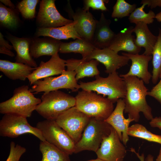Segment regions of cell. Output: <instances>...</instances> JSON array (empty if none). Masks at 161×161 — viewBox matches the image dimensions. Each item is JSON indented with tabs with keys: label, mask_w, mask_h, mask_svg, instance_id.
Wrapping results in <instances>:
<instances>
[{
	"label": "cell",
	"mask_w": 161,
	"mask_h": 161,
	"mask_svg": "<svg viewBox=\"0 0 161 161\" xmlns=\"http://www.w3.org/2000/svg\"><path fill=\"white\" fill-rule=\"evenodd\" d=\"M122 78L126 86V94L123 99L125 104L124 113L135 122L139 121L141 112L147 120H151L154 117L151 108L146 100L148 89L143 81L135 76Z\"/></svg>",
	"instance_id": "6da1fadb"
},
{
	"label": "cell",
	"mask_w": 161,
	"mask_h": 161,
	"mask_svg": "<svg viewBox=\"0 0 161 161\" xmlns=\"http://www.w3.org/2000/svg\"><path fill=\"white\" fill-rule=\"evenodd\" d=\"M41 102V99L35 97L30 91L28 85H22L14 90L10 98L0 103V113L27 118L31 117Z\"/></svg>",
	"instance_id": "7a4b0ae2"
},
{
	"label": "cell",
	"mask_w": 161,
	"mask_h": 161,
	"mask_svg": "<svg viewBox=\"0 0 161 161\" xmlns=\"http://www.w3.org/2000/svg\"><path fill=\"white\" fill-rule=\"evenodd\" d=\"M75 97V107L91 118L104 120L114 110L113 102L92 91L82 90Z\"/></svg>",
	"instance_id": "3957f363"
},
{
	"label": "cell",
	"mask_w": 161,
	"mask_h": 161,
	"mask_svg": "<svg viewBox=\"0 0 161 161\" xmlns=\"http://www.w3.org/2000/svg\"><path fill=\"white\" fill-rule=\"evenodd\" d=\"M95 80L92 81L79 83L80 89L83 90L93 91L98 95H102L113 103L120 99L124 98L126 86L123 78L117 72L109 74L106 78L99 75L95 76Z\"/></svg>",
	"instance_id": "277c9868"
},
{
	"label": "cell",
	"mask_w": 161,
	"mask_h": 161,
	"mask_svg": "<svg viewBox=\"0 0 161 161\" xmlns=\"http://www.w3.org/2000/svg\"><path fill=\"white\" fill-rule=\"evenodd\" d=\"M35 110L47 120H55L61 113L75 106V97L60 90L44 93Z\"/></svg>",
	"instance_id": "5b68a950"
},
{
	"label": "cell",
	"mask_w": 161,
	"mask_h": 161,
	"mask_svg": "<svg viewBox=\"0 0 161 161\" xmlns=\"http://www.w3.org/2000/svg\"><path fill=\"white\" fill-rule=\"evenodd\" d=\"M112 128L104 120L91 118L80 139L75 144L74 153L86 150L96 152L103 139L110 134Z\"/></svg>",
	"instance_id": "8992f818"
},
{
	"label": "cell",
	"mask_w": 161,
	"mask_h": 161,
	"mask_svg": "<svg viewBox=\"0 0 161 161\" xmlns=\"http://www.w3.org/2000/svg\"><path fill=\"white\" fill-rule=\"evenodd\" d=\"M36 127L47 142L69 155L74 153L75 143L55 120L46 119L39 121Z\"/></svg>",
	"instance_id": "52a82bcc"
},
{
	"label": "cell",
	"mask_w": 161,
	"mask_h": 161,
	"mask_svg": "<svg viewBox=\"0 0 161 161\" xmlns=\"http://www.w3.org/2000/svg\"><path fill=\"white\" fill-rule=\"evenodd\" d=\"M26 134L33 135L41 141H46L41 131L29 123L27 118L16 115L4 114L0 121V136L16 138Z\"/></svg>",
	"instance_id": "ba28073f"
},
{
	"label": "cell",
	"mask_w": 161,
	"mask_h": 161,
	"mask_svg": "<svg viewBox=\"0 0 161 161\" xmlns=\"http://www.w3.org/2000/svg\"><path fill=\"white\" fill-rule=\"evenodd\" d=\"M90 118L74 106L61 113L55 120L76 144L80 139Z\"/></svg>",
	"instance_id": "9c48e42d"
},
{
	"label": "cell",
	"mask_w": 161,
	"mask_h": 161,
	"mask_svg": "<svg viewBox=\"0 0 161 161\" xmlns=\"http://www.w3.org/2000/svg\"><path fill=\"white\" fill-rule=\"evenodd\" d=\"M76 75L74 71L65 70L58 76L46 77L36 81L30 90L35 94L41 92L48 93L61 89L77 92L80 88L76 79Z\"/></svg>",
	"instance_id": "30bf717a"
},
{
	"label": "cell",
	"mask_w": 161,
	"mask_h": 161,
	"mask_svg": "<svg viewBox=\"0 0 161 161\" xmlns=\"http://www.w3.org/2000/svg\"><path fill=\"white\" fill-rule=\"evenodd\" d=\"M119 135L112 127L110 134L103 140L95 152L97 158L105 161H123L126 150Z\"/></svg>",
	"instance_id": "8fae6325"
},
{
	"label": "cell",
	"mask_w": 161,
	"mask_h": 161,
	"mask_svg": "<svg viewBox=\"0 0 161 161\" xmlns=\"http://www.w3.org/2000/svg\"><path fill=\"white\" fill-rule=\"evenodd\" d=\"M55 1L42 0L40 1L36 20L39 27H57L74 21L64 17L60 14L56 7Z\"/></svg>",
	"instance_id": "7c38bea8"
},
{
	"label": "cell",
	"mask_w": 161,
	"mask_h": 161,
	"mask_svg": "<svg viewBox=\"0 0 161 161\" xmlns=\"http://www.w3.org/2000/svg\"><path fill=\"white\" fill-rule=\"evenodd\" d=\"M67 6L66 11L69 16L75 22L74 27L76 31L82 38L91 43L97 20L89 11L83 8H78L74 11L69 1Z\"/></svg>",
	"instance_id": "4fadbf2b"
},
{
	"label": "cell",
	"mask_w": 161,
	"mask_h": 161,
	"mask_svg": "<svg viewBox=\"0 0 161 161\" xmlns=\"http://www.w3.org/2000/svg\"><path fill=\"white\" fill-rule=\"evenodd\" d=\"M83 59L87 61L97 60L105 66V72L109 74L116 72L117 69L127 65L130 60L127 56L119 55L108 48H96Z\"/></svg>",
	"instance_id": "5bb4252c"
},
{
	"label": "cell",
	"mask_w": 161,
	"mask_h": 161,
	"mask_svg": "<svg viewBox=\"0 0 161 161\" xmlns=\"http://www.w3.org/2000/svg\"><path fill=\"white\" fill-rule=\"evenodd\" d=\"M66 60L60 58L58 53L51 56L46 62L41 61L27 77L30 85L36 81L52 76L61 74L65 70Z\"/></svg>",
	"instance_id": "9a60e30c"
},
{
	"label": "cell",
	"mask_w": 161,
	"mask_h": 161,
	"mask_svg": "<svg viewBox=\"0 0 161 161\" xmlns=\"http://www.w3.org/2000/svg\"><path fill=\"white\" fill-rule=\"evenodd\" d=\"M125 104L123 99L117 101L116 106L110 115L104 121L111 126L117 133L123 144L126 146L129 140L128 131L130 123L133 120L125 118L123 112Z\"/></svg>",
	"instance_id": "2e32d148"
},
{
	"label": "cell",
	"mask_w": 161,
	"mask_h": 161,
	"mask_svg": "<svg viewBox=\"0 0 161 161\" xmlns=\"http://www.w3.org/2000/svg\"><path fill=\"white\" fill-rule=\"evenodd\" d=\"M122 54L128 57L132 63L128 72L120 75V76L121 78L129 76L136 77L141 78L145 83L148 84L152 78V75L148 71V66L149 61L152 59V56L125 52H123Z\"/></svg>",
	"instance_id": "e0dca14e"
},
{
	"label": "cell",
	"mask_w": 161,
	"mask_h": 161,
	"mask_svg": "<svg viewBox=\"0 0 161 161\" xmlns=\"http://www.w3.org/2000/svg\"><path fill=\"white\" fill-rule=\"evenodd\" d=\"M133 28L130 26L116 34L108 48L117 53L123 51L129 54H139L141 48L135 43V36L132 35Z\"/></svg>",
	"instance_id": "ac0fdd59"
},
{
	"label": "cell",
	"mask_w": 161,
	"mask_h": 161,
	"mask_svg": "<svg viewBox=\"0 0 161 161\" xmlns=\"http://www.w3.org/2000/svg\"><path fill=\"white\" fill-rule=\"evenodd\" d=\"M111 21L106 19L104 14L101 13L99 20H97L91 43L96 48H108L116 34L111 29Z\"/></svg>",
	"instance_id": "d6986e66"
},
{
	"label": "cell",
	"mask_w": 161,
	"mask_h": 161,
	"mask_svg": "<svg viewBox=\"0 0 161 161\" xmlns=\"http://www.w3.org/2000/svg\"><path fill=\"white\" fill-rule=\"evenodd\" d=\"M62 42L47 37L35 38L31 39L30 53L32 57L38 58L43 55L52 56L59 52Z\"/></svg>",
	"instance_id": "ffe728a7"
},
{
	"label": "cell",
	"mask_w": 161,
	"mask_h": 161,
	"mask_svg": "<svg viewBox=\"0 0 161 161\" xmlns=\"http://www.w3.org/2000/svg\"><path fill=\"white\" fill-rule=\"evenodd\" d=\"M99 62L95 59L87 61L82 58H70L66 60L67 70L73 71L76 73L77 81L85 77H93L99 75L97 66Z\"/></svg>",
	"instance_id": "44dd1931"
},
{
	"label": "cell",
	"mask_w": 161,
	"mask_h": 161,
	"mask_svg": "<svg viewBox=\"0 0 161 161\" xmlns=\"http://www.w3.org/2000/svg\"><path fill=\"white\" fill-rule=\"evenodd\" d=\"M8 39L16 52V62L24 64L33 68L38 67L36 63L32 58L30 53L31 39L11 35L8 36Z\"/></svg>",
	"instance_id": "7402d4cb"
},
{
	"label": "cell",
	"mask_w": 161,
	"mask_h": 161,
	"mask_svg": "<svg viewBox=\"0 0 161 161\" xmlns=\"http://www.w3.org/2000/svg\"><path fill=\"white\" fill-rule=\"evenodd\" d=\"M135 24L133 30V32L136 35L135 44L138 47L144 48L145 50L143 55H151L157 40V36L151 33L146 24L139 22Z\"/></svg>",
	"instance_id": "603a6c76"
},
{
	"label": "cell",
	"mask_w": 161,
	"mask_h": 161,
	"mask_svg": "<svg viewBox=\"0 0 161 161\" xmlns=\"http://www.w3.org/2000/svg\"><path fill=\"white\" fill-rule=\"evenodd\" d=\"M35 68L26 64L0 60V71L8 78L13 80L25 81Z\"/></svg>",
	"instance_id": "cb8c5ba5"
},
{
	"label": "cell",
	"mask_w": 161,
	"mask_h": 161,
	"mask_svg": "<svg viewBox=\"0 0 161 161\" xmlns=\"http://www.w3.org/2000/svg\"><path fill=\"white\" fill-rule=\"evenodd\" d=\"M75 22L74 21L72 23L57 27H38L36 35L38 37H49L59 40L70 38L74 39L81 38L75 30Z\"/></svg>",
	"instance_id": "d4e9b609"
},
{
	"label": "cell",
	"mask_w": 161,
	"mask_h": 161,
	"mask_svg": "<svg viewBox=\"0 0 161 161\" xmlns=\"http://www.w3.org/2000/svg\"><path fill=\"white\" fill-rule=\"evenodd\" d=\"M96 48L90 42L82 38H78L69 42H62L59 52L62 53H79L84 58Z\"/></svg>",
	"instance_id": "484cf974"
},
{
	"label": "cell",
	"mask_w": 161,
	"mask_h": 161,
	"mask_svg": "<svg viewBox=\"0 0 161 161\" xmlns=\"http://www.w3.org/2000/svg\"><path fill=\"white\" fill-rule=\"evenodd\" d=\"M39 149L42 155L41 161H71L69 155L46 141H40Z\"/></svg>",
	"instance_id": "4316f807"
},
{
	"label": "cell",
	"mask_w": 161,
	"mask_h": 161,
	"mask_svg": "<svg viewBox=\"0 0 161 161\" xmlns=\"http://www.w3.org/2000/svg\"><path fill=\"white\" fill-rule=\"evenodd\" d=\"M128 134L129 136L161 144V135L151 133L141 124L136 123L129 126L128 131Z\"/></svg>",
	"instance_id": "83f0119b"
},
{
	"label": "cell",
	"mask_w": 161,
	"mask_h": 161,
	"mask_svg": "<svg viewBox=\"0 0 161 161\" xmlns=\"http://www.w3.org/2000/svg\"><path fill=\"white\" fill-rule=\"evenodd\" d=\"M159 29L157 40L152 54L153 70L151 78L154 84H156L158 80L161 68V29L159 28Z\"/></svg>",
	"instance_id": "f1b7e54d"
},
{
	"label": "cell",
	"mask_w": 161,
	"mask_h": 161,
	"mask_svg": "<svg viewBox=\"0 0 161 161\" xmlns=\"http://www.w3.org/2000/svg\"><path fill=\"white\" fill-rule=\"evenodd\" d=\"M146 5L145 4H143L141 7L136 8L131 13L128 18L130 23L136 24L142 22L148 24L153 22L156 15L151 10H150L148 13H145L143 9Z\"/></svg>",
	"instance_id": "f546056e"
},
{
	"label": "cell",
	"mask_w": 161,
	"mask_h": 161,
	"mask_svg": "<svg viewBox=\"0 0 161 161\" xmlns=\"http://www.w3.org/2000/svg\"><path fill=\"white\" fill-rule=\"evenodd\" d=\"M18 17L14 10L0 4V22L1 25L7 28L16 27L18 22Z\"/></svg>",
	"instance_id": "4dcf8cb0"
},
{
	"label": "cell",
	"mask_w": 161,
	"mask_h": 161,
	"mask_svg": "<svg viewBox=\"0 0 161 161\" xmlns=\"http://www.w3.org/2000/svg\"><path fill=\"white\" fill-rule=\"evenodd\" d=\"M136 7V4H131L124 0H117L113 8L112 17L122 18L129 16Z\"/></svg>",
	"instance_id": "1f68e13d"
},
{
	"label": "cell",
	"mask_w": 161,
	"mask_h": 161,
	"mask_svg": "<svg viewBox=\"0 0 161 161\" xmlns=\"http://www.w3.org/2000/svg\"><path fill=\"white\" fill-rule=\"evenodd\" d=\"M39 1L38 0H23L18 3L17 7L24 18L32 19L35 17L36 7Z\"/></svg>",
	"instance_id": "d6a6232c"
},
{
	"label": "cell",
	"mask_w": 161,
	"mask_h": 161,
	"mask_svg": "<svg viewBox=\"0 0 161 161\" xmlns=\"http://www.w3.org/2000/svg\"><path fill=\"white\" fill-rule=\"evenodd\" d=\"M26 151V148L11 141L10 144L9 155L6 161H19L21 156Z\"/></svg>",
	"instance_id": "836d02e7"
},
{
	"label": "cell",
	"mask_w": 161,
	"mask_h": 161,
	"mask_svg": "<svg viewBox=\"0 0 161 161\" xmlns=\"http://www.w3.org/2000/svg\"><path fill=\"white\" fill-rule=\"evenodd\" d=\"M108 0H85L83 1V9L86 11H89L90 8L94 10H100L103 11H106L107 9L105 3H108Z\"/></svg>",
	"instance_id": "e575fe53"
},
{
	"label": "cell",
	"mask_w": 161,
	"mask_h": 161,
	"mask_svg": "<svg viewBox=\"0 0 161 161\" xmlns=\"http://www.w3.org/2000/svg\"><path fill=\"white\" fill-rule=\"evenodd\" d=\"M13 49L12 45H10L9 42L4 38L1 32H0V53L7 55L11 57L15 56L14 54L11 51Z\"/></svg>",
	"instance_id": "d590c367"
},
{
	"label": "cell",
	"mask_w": 161,
	"mask_h": 161,
	"mask_svg": "<svg viewBox=\"0 0 161 161\" xmlns=\"http://www.w3.org/2000/svg\"><path fill=\"white\" fill-rule=\"evenodd\" d=\"M148 95L154 97L161 104V78L157 84L148 92Z\"/></svg>",
	"instance_id": "8d00e7d4"
},
{
	"label": "cell",
	"mask_w": 161,
	"mask_h": 161,
	"mask_svg": "<svg viewBox=\"0 0 161 161\" xmlns=\"http://www.w3.org/2000/svg\"><path fill=\"white\" fill-rule=\"evenodd\" d=\"M131 151L134 153L139 159L140 161H154V157L151 154H148L145 160L144 155L143 154L140 155L138 153L136 152L135 150L133 148H130Z\"/></svg>",
	"instance_id": "74e56055"
},
{
	"label": "cell",
	"mask_w": 161,
	"mask_h": 161,
	"mask_svg": "<svg viewBox=\"0 0 161 161\" xmlns=\"http://www.w3.org/2000/svg\"><path fill=\"white\" fill-rule=\"evenodd\" d=\"M149 124L152 127L157 128L161 130V117H155L149 122Z\"/></svg>",
	"instance_id": "f35d334b"
},
{
	"label": "cell",
	"mask_w": 161,
	"mask_h": 161,
	"mask_svg": "<svg viewBox=\"0 0 161 161\" xmlns=\"http://www.w3.org/2000/svg\"><path fill=\"white\" fill-rule=\"evenodd\" d=\"M0 1L5 6H7L9 8L14 10L15 6L14 4L10 0H0Z\"/></svg>",
	"instance_id": "ab89813d"
},
{
	"label": "cell",
	"mask_w": 161,
	"mask_h": 161,
	"mask_svg": "<svg viewBox=\"0 0 161 161\" xmlns=\"http://www.w3.org/2000/svg\"><path fill=\"white\" fill-rule=\"evenodd\" d=\"M155 18L157 21L161 22V11L156 15Z\"/></svg>",
	"instance_id": "60d3db41"
},
{
	"label": "cell",
	"mask_w": 161,
	"mask_h": 161,
	"mask_svg": "<svg viewBox=\"0 0 161 161\" xmlns=\"http://www.w3.org/2000/svg\"><path fill=\"white\" fill-rule=\"evenodd\" d=\"M156 161H161V147L160 150L159 154L156 159Z\"/></svg>",
	"instance_id": "b9f144b4"
},
{
	"label": "cell",
	"mask_w": 161,
	"mask_h": 161,
	"mask_svg": "<svg viewBox=\"0 0 161 161\" xmlns=\"http://www.w3.org/2000/svg\"><path fill=\"white\" fill-rule=\"evenodd\" d=\"M87 161H104L101 159H99L97 158L96 159H92V160H89Z\"/></svg>",
	"instance_id": "7bdbcfd3"
},
{
	"label": "cell",
	"mask_w": 161,
	"mask_h": 161,
	"mask_svg": "<svg viewBox=\"0 0 161 161\" xmlns=\"http://www.w3.org/2000/svg\"><path fill=\"white\" fill-rule=\"evenodd\" d=\"M159 78H161V68L160 71Z\"/></svg>",
	"instance_id": "ee69618b"
}]
</instances>
